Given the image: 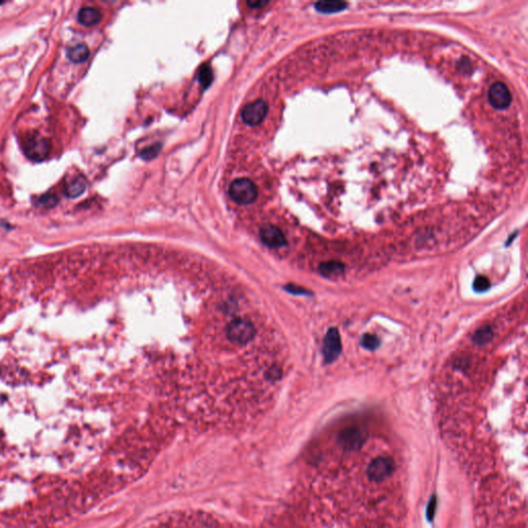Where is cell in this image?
Masks as SVG:
<instances>
[{
    "label": "cell",
    "instance_id": "obj_1",
    "mask_svg": "<svg viewBox=\"0 0 528 528\" xmlns=\"http://www.w3.org/2000/svg\"><path fill=\"white\" fill-rule=\"evenodd\" d=\"M229 195L236 203L250 204L257 197V188L249 179H236L230 185Z\"/></svg>",
    "mask_w": 528,
    "mask_h": 528
},
{
    "label": "cell",
    "instance_id": "obj_2",
    "mask_svg": "<svg viewBox=\"0 0 528 528\" xmlns=\"http://www.w3.org/2000/svg\"><path fill=\"white\" fill-rule=\"evenodd\" d=\"M51 146L47 139L35 134L24 142V152L30 160L41 162L50 155Z\"/></svg>",
    "mask_w": 528,
    "mask_h": 528
},
{
    "label": "cell",
    "instance_id": "obj_3",
    "mask_svg": "<svg viewBox=\"0 0 528 528\" xmlns=\"http://www.w3.org/2000/svg\"><path fill=\"white\" fill-rule=\"evenodd\" d=\"M226 331L229 339L239 345L249 342L255 334L254 325L249 320L241 318L231 321L227 326Z\"/></svg>",
    "mask_w": 528,
    "mask_h": 528
},
{
    "label": "cell",
    "instance_id": "obj_4",
    "mask_svg": "<svg viewBox=\"0 0 528 528\" xmlns=\"http://www.w3.org/2000/svg\"><path fill=\"white\" fill-rule=\"evenodd\" d=\"M341 338L337 328L331 327L325 334L323 346H322V354L325 363L334 362L341 353Z\"/></svg>",
    "mask_w": 528,
    "mask_h": 528
},
{
    "label": "cell",
    "instance_id": "obj_5",
    "mask_svg": "<svg viewBox=\"0 0 528 528\" xmlns=\"http://www.w3.org/2000/svg\"><path fill=\"white\" fill-rule=\"evenodd\" d=\"M268 103L262 100L258 99L255 100L249 104H247L242 112V118L243 121L250 126H256L260 124L264 118L267 117L268 114Z\"/></svg>",
    "mask_w": 528,
    "mask_h": 528
},
{
    "label": "cell",
    "instance_id": "obj_6",
    "mask_svg": "<svg viewBox=\"0 0 528 528\" xmlns=\"http://www.w3.org/2000/svg\"><path fill=\"white\" fill-rule=\"evenodd\" d=\"M488 99L493 108L497 110H504L510 107L512 102V95L506 84L496 82L489 89Z\"/></svg>",
    "mask_w": 528,
    "mask_h": 528
},
{
    "label": "cell",
    "instance_id": "obj_7",
    "mask_svg": "<svg viewBox=\"0 0 528 528\" xmlns=\"http://www.w3.org/2000/svg\"><path fill=\"white\" fill-rule=\"evenodd\" d=\"M260 239L271 248H281L287 245L286 236L283 231L274 225H266L260 229Z\"/></svg>",
    "mask_w": 528,
    "mask_h": 528
},
{
    "label": "cell",
    "instance_id": "obj_8",
    "mask_svg": "<svg viewBox=\"0 0 528 528\" xmlns=\"http://www.w3.org/2000/svg\"><path fill=\"white\" fill-rule=\"evenodd\" d=\"M320 274L329 279H335L340 277L345 272V266L339 261H327L323 262L319 266Z\"/></svg>",
    "mask_w": 528,
    "mask_h": 528
},
{
    "label": "cell",
    "instance_id": "obj_9",
    "mask_svg": "<svg viewBox=\"0 0 528 528\" xmlns=\"http://www.w3.org/2000/svg\"><path fill=\"white\" fill-rule=\"evenodd\" d=\"M101 13L96 8H83L77 14V20L84 26H94L101 21Z\"/></svg>",
    "mask_w": 528,
    "mask_h": 528
},
{
    "label": "cell",
    "instance_id": "obj_10",
    "mask_svg": "<svg viewBox=\"0 0 528 528\" xmlns=\"http://www.w3.org/2000/svg\"><path fill=\"white\" fill-rule=\"evenodd\" d=\"M348 8V4L345 2H319L315 4V9L322 14H335L345 11Z\"/></svg>",
    "mask_w": 528,
    "mask_h": 528
},
{
    "label": "cell",
    "instance_id": "obj_11",
    "mask_svg": "<svg viewBox=\"0 0 528 528\" xmlns=\"http://www.w3.org/2000/svg\"><path fill=\"white\" fill-rule=\"evenodd\" d=\"M87 183L83 177H76L65 186V193L70 198H75L82 195L86 190Z\"/></svg>",
    "mask_w": 528,
    "mask_h": 528
},
{
    "label": "cell",
    "instance_id": "obj_12",
    "mask_svg": "<svg viewBox=\"0 0 528 528\" xmlns=\"http://www.w3.org/2000/svg\"><path fill=\"white\" fill-rule=\"evenodd\" d=\"M90 55L88 47L85 43H78L72 48H70L67 52V56L70 61L74 63H83L85 62Z\"/></svg>",
    "mask_w": 528,
    "mask_h": 528
},
{
    "label": "cell",
    "instance_id": "obj_13",
    "mask_svg": "<svg viewBox=\"0 0 528 528\" xmlns=\"http://www.w3.org/2000/svg\"><path fill=\"white\" fill-rule=\"evenodd\" d=\"M492 339H493V330L489 325L482 326L481 328L476 330V332H474L472 335L473 342L479 346L487 345L488 342H490Z\"/></svg>",
    "mask_w": 528,
    "mask_h": 528
},
{
    "label": "cell",
    "instance_id": "obj_14",
    "mask_svg": "<svg viewBox=\"0 0 528 528\" xmlns=\"http://www.w3.org/2000/svg\"><path fill=\"white\" fill-rule=\"evenodd\" d=\"M361 346L366 349V350H369V351H374L376 349L379 348L380 346V340L379 338L374 335V334H371V333H365L362 337H361Z\"/></svg>",
    "mask_w": 528,
    "mask_h": 528
},
{
    "label": "cell",
    "instance_id": "obj_15",
    "mask_svg": "<svg viewBox=\"0 0 528 528\" xmlns=\"http://www.w3.org/2000/svg\"><path fill=\"white\" fill-rule=\"evenodd\" d=\"M490 286H491L490 280L484 276H478L476 279H474L473 285H472L473 290L478 293L486 292L487 290L490 289Z\"/></svg>",
    "mask_w": 528,
    "mask_h": 528
},
{
    "label": "cell",
    "instance_id": "obj_16",
    "mask_svg": "<svg viewBox=\"0 0 528 528\" xmlns=\"http://www.w3.org/2000/svg\"><path fill=\"white\" fill-rule=\"evenodd\" d=\"M58 201V197L55 194H45L38 198L37 204L46 208H52L57 205Z\"/></svg>",
    "mask_w": 528,
    "mask_h": 528
},
{
    "label": "cell",
    "instance_id": "obj_17",
    "mask_svg": "<svg viewBox=\"0 0 528 528\" xmlns=\"http://www.w3.org/2000/svg\"><path fill=\"white\" fill-rule=\"evenodd\" d=\"M198 77H199V82L200 84L206 88L207 86H209V84L212 83L213 81V73H212V70H210V68L208 66H202L199 70V74H198Z\"/></svg>",
    "mask_w": 528,
    "mask_h": 528
},
{
    "label": "cell",
    "instance_id": "obj_18",
    "mask_svg": "<svg viewBox=\"0 0 528 528\" xmlns=\"http://www.w3.org/2000/svg\"><path fill=\"white\" fill-rule=\"evenodd\" d=\"M160 145L159 144H156V145H153V146H150V147H147L145 148L141 153V157L143 158V159H146V160H150V159H153V158H155L158 154H159L160 152Z\"/></svg>",
    "mask_w": 528,
    "mask_h": 528
},
{
    "label": "cell",
    "instance_id": "obj_19",
    "mask_svg": "<svg viewBox=\"0 0 528 528\" xmlns=\"http://www.w3.org/2000/svg\"><path fill=\"white\" fill-rule=\"evenodd\" d=\"M286 290L288 292L292 293V294H298V295H306V294H310V292L307 291V290H305L304 288L302 287H299V286H296V285H289L286 287Z\"/></svg>",
    "mask_w": 528,
    "mask_h": 528
},
{
    "label": "cell",
    "instance_id": "obj_20",
    "mask_svg": "<svg viewBox=\"0 0 528 528\" xmlns=\"http://www.w3.org/2000/svg\"><path fill=\"white\" fill-rule=\"evenodd\" d=\"M247 4L252 9H260V8H262L264 6H267L269 3L268 2H261V0H257V2H248Z\"/></svg>",
    "mask_w": 528,
    "mask_h": 528
}]
</instances>
